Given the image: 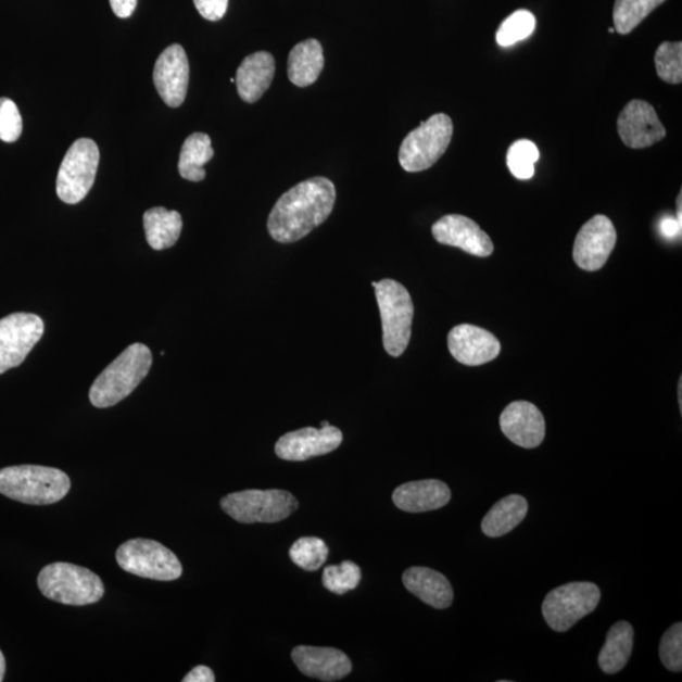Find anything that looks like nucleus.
Instances as JSON below:
<instances>
[{
  "label": "nucleus",
  "instance_id": "nucleus-6",
  "mask_svg": "<svg viewBox=\"0 0 682 682\" xmlns=\"http://www.w3.org/2000/svg\"><path fill=\"white\" fill-rule=\"evenodd\" d=\"M454 126L451 116L435 114L403 139L399 160L407 173H421L443 157L451 146Z\"/></svg>",
  "mask_w": 682,
  "mask_h": 682
},
{
  "label": "nucleus",
  "instance_id": "nucleus-42",
  "mask_svg": "<svg viewBox=\"0 0 682 682\" xmlns=\"http://www.w3.org/2000/svg\"><path fill=\"white\" fill-rule=\"evenodd\" d=\"M615 33H616L615 27L609 28V34H615Z\"/></svg>",
  "mask_w": 682,
  "mask_h": 682
},
{
  "label": "nucleus",
  "instance_id": "nucleus-32",
  "mask_svg": "<svg viewBox=\"0 0 682 682\" xmlns=\"http://www.w3.org/2000/svg\"><path fill=\"white\" fill-rule=\"evenodd\" d=\"M362 580V570L352 561H343L340 565H330L323 572V584L331 593L343 595L354 591Z\"/></svg>",
  "mask_w": 682,
  "mask_h": 682
},
{
  "label": "nucleus",
  "instance_id": "nucleus-38",
  "mask_svg": "<svg viewBox=\"0 0 682 682\" xmlns=\"http://www.w3.org/2000/svg\"><path fill=\"white\" fill-rule=\"evenodd\" d=\"M184 682H214L215 675L213 670L206 668V666H198L188 673L182 680Z\"/></svg>",
  "mask_w": 682,
  "mask_h": 682
},
{
  "label": "nucleus",
  "instance_id": "nucleus-23",
  "mask_svg": "<svg viewBox=\"0 0 682 682\" xmlns=\"http://www.w3.org/2000/svg\"><path fill=\"white\" fill-rule=\"evenodd\" d=\"M324 68L323 46L315 38L294 46L289 56V79L300 88L313 85Z\"/></svg>",
  "mask_w": 682,
  "mask_h": 682
},
{
  "label": "nucleus",
  "instance_id": "nucleus-19",
  "mask_svg": "<svg viewBox=\"0 0 682 682\" xmlns=\"http://www.w3.org/2000/svg\"><path fill=\"white\" fill-rule=\"evenodd\" d=\"M292 660L304 675L321 681H338L352 671L343 651L331 647L299 646L292 651Z\"/></svg>",
  "mask_w": 682,
  "mask_h": 682
},
{
  "label": "nucleus",
  "instance_id": "nucleus-2",
  "mask_svg": "<svg viewBox=\"0 0 682 682\" xmlns=\"http://www.w3.org/2000/svg\"><path fill=\"white\" fill-rule=\"evenodd\" d=\"M72 487L66 472L41 465H15L0 470V493L26 505H53Z\"/></svg>",
  "mask_w": 682,
  "mask_h": 682
},
{
  "label": "nucleus",
  "instance_id": "nucleus-12",
  "mask_svg": "<svg viewBox=\"0 0 682 682\" xmlns=\"http://www.w3.org/2000/svg\"><path fill=\"white\" fill-rule=\"evenodd\" d=\"M617 243V230L607 216L595 215L580 229L573 243V261L589 273L606 265Z\"/></svg>",
  "mask_w": 682,
  "mask_h": 682
},
{
  "label": "nucleus",
  "instance_id": "nucleus-36",
  "mask_svg": "<svg viewBox=\"0 0 682 682\" xmlns=\"http://www.w3.org/2000/svg\"><path fill=\"white\" fill-rule=\"evenodd\" d=\"M229 0H193L198 12L207 21H220L226 15Z\"/></svg>",
  "mask_w": 682,
  "mask_h": 682
},
{
  "label": "nucleus",
  "instance_id": "nucleus-29",
  "mask_svg": "<svg viewBox=\"0 0 682 682\" xmlns=\"http://www.w3.org/2000/svg\"><path fill=\"white\" fill-rule=\"evenodd\" d=\"M534 29H536L534 15L530 11L519 10L502 22L497 34H495V40L501 48H509V46L529 38Z\"/></svg>",
  "mask_w": 682,
  "mask_h": 682
},
{
  "label": "nucleus",
  "instance_id": "nucleus-33",
  "mask_svg": "<svg viewBox=\"0 0 682 682\" xmlns=\"http://www.w3.org/2000/svg\"><path fill=\"white\" fill-rule=\"evenodd\" d=\"M656 73L665 83L678 85L682 81V43L664 42L655 55Z\"/></svg>",
  "mask_w": 682,
  "mask_h": 682
},
{
  "label": "nucleus",
  "instance_id": "nucleus-16",
  "mask_svg": "<svg viewBox=\"0 0 682 682\" xmlns=\"http://www.w3.org/2000/svg\"><path fill=\"white\" fill-rule=\"evenodd\" d=\"M432 236L440 244L460 248L477 257H490L494 245L475 220L463 215H445L433 224Z\"/></svg>",
  "mask_w": 682,
  "mask_h": 682
},
{
  "label": "nucleus",
  "instance_id": "nucleus-5",
  "mask_svg": "<svg viewBox=\"0 0 682 682\" xmlns=\"http://www.w3.org/2000/svg\"><path fill=\"white\" fill-rule=\"evenodd\" d=\"M381 312L383 345L392 356L405 353L414 320V302L405 286L394 280L371 283Z\"/></svg>",
  "mask_w": 682,
  "mask_h": 682
},
{
  "label": "nucleus",
  "instance_id": "nucleus-41",
  "mask_svg": "<svg viewBox=\"0 0 682 682\" xmlns=\"http://www.w3.org/2000/svg\"><path fill=\"white\" fill-rule=\"evenodd\" d=\"M681 379H680V383H679V402H680V409L682 408V391H681Z\"/></svg>",
  "mask_w": 682,
  "mask_h": 682
},
{
  "label": "nucleus",
  "instance_id": "nucleus-39",
  "mask_svg": "<svg viewBox=\"0 0 682 682\" xmlns=\"http://www.w3.org/2000/svg\"><path fill=\"white\" fill-rule=\"evenodd\" d=\"M681 227L682 224L679 223L678 219L670 218L669 216V218H665L661 222L660 231L665 238L673 239L681 236Z\"/></svg>",
  "mask_w": 682,
  "mask_h": 682
},
{
  "label": "nucleus",
  "instance_id": "nucleus-34",
  "mask_svg": "<svg viewBox=\"0 0 682 682\" xmlns=\"http://www.w3.org/2000/svg\"><path fill=\"white\" fill-rule=\"evenodd\" d=\"M660 657L666 669L672 672L682 670V624H673L666 631L660 643Z\"/></svg>",
  "mask_w": 682,
  "mask_h": 682
},
{
  "label": "nucleus",
  "instance_id": "nucleus-13",
  "mask_svg": "<svg viewBox=\"0 0 682 682\" xmlns=\"http://www.w3.org/2000/svg\"><path fill=\"white\" fill-rule=\"evenodd\" d=\"M617 128L623 143L632 150L647 149L666 137V128L655 108L643 100H632L619 114Z\"/></svg>",
  "mask_w": 682,
  "mask_h": 682
},
{
  "label": "nucleus",
  "instance_id": "nucleus-3",
  "mask_svg": "<svg viewBox=\"0 0 682 682\" xmlns=\"http://www.w3.org/2000/svg\"><path fill=\"white\" fill-rule=\"evenodd\" d=\"M151 366L152 353L147 345L128 346L92 383L89 392L92 406L108 408L127 399L149 375Z\"/></svg>",
  "mask_w": 682,
  "mask_h": 682
},
{
  "label": "nucleus",
  "instance_id": "nucleus-27",
  "mask_svg": "<svg viewBox=\"0 0 682 682\" xmlns=\"http://www.w3.org/2000/svg\"><path fill=\"white\" fill-rule=\"evenodd\" d=\"M214 156L212 139L205 134H193L182 144L178 173L185 180L203 181L206 173L204 166Z\"/></svg>",
  "mask_w": 682,
  "mask_h": 682
},
{
  "label": "nucleus",
  "instance_id": "nucleus-4",
  "mask_svg": "<svg viewBox=\"0 0 682 682\" xmlns=\"http://www.w3.org/2000/svg\"><path fill=\"white\" fill-rule=\"evenodd\" d=\"M38 588L46 598L76 607L99 602L105 592L97 573L67 563L45 567L38 576Z\"/></svg>",
  "mask_w": 682,
  "mask_h": 682
},
{
  "label": "nucleus",
  "instance_id": "nucleus-14",
  "mask_svg": "<svg viewBox=\"0 0 682 682\" xmlns=\"http://www.w3.org/2000/svg\"><path fill=\"white\" fill-rule=\"evenodd\" d=\"M341 443L343 432L329 425L321 429L306 428L286 433L277 441L275 452L287 462H305L337 451Z\"/></svg>",
  "mask_w": 682,
  "mask_h": 682
},
{
  "label": "nucleus",
  "instance_id": "nucleus-10",
  "mask_svg": "<svg viewBox=\"0 0 682 682\" xmlns=\"http://www.w3.org/2000/svg\"><path fill=\"white\" fill-rule=\"evenodd\" d=\"M599 602L598 586L586 581H576L550 592L542 604V615L554 631L567 632L580 619L593 614Z\"/></svg>",
  "mask_w": 682,
  "mask_h": 682
},
{
  "label": "nucleus",
  "instance_id": "nucleus-1",
  "mask_svg": "<svg viewBox=\"0 0 682 682\" xmlns=\"http://www.w3.org/2000/svg\"><path fill=\"white\" fill-rule=\"evenodd\" d=\"M337 190L329 178L313 177L285 192L268 218V231L278 243H293L305 238L329 218Z\"/></svg>",
  "mask_w": 682,
  "mask_h": 682
},
{
  "label": "nucleus",
  "instance_id": "nucleus-20",
  "mask_svg": "<svg viewBox=\"0 0 682 682\" xmlns=\"http://www.w3.org/2000/svg\"><path fill=\"white\" fill-rule=\"evenodd\" d=\"M392 500L402 510L421 514L445 507L452 500V491L437 479L418 480L400 485Z\"/></svg>",
  "mask_w": 682,
  "mask_h": 682
},
{
  "label": "nucleus",
  "instance_id": "nucleus-15",
  "mask_svg": "<svg viewBox=\"0 0 682 682\" xmlns=\"http://www.w3.org/2000/svg\"><path fill=\"white\" fill-rule=\"evenodd\" d=\"M190 66L188 56L181 45H171L154 65L153 81L162 100L171 106L178 108L188 94Z\"/></svg>",
  "mask_w": 682,
  "mask_h": 682
},
{
  "label": "nucleus",
  "instance_id": "nucleus-26",
  "mask_svg": "<svg viewBox=\"0 0 682 682\" xmlns=\"http://www.w3.org/2000/svg\"><path fill=\"white\" fill-rule=\"evenodd\" d=\"M633 643L634 631L630 623L622 621L611 627L599 654L601 669L609 675L623 670L630 661Z\"/></svg>",
  "mask_w": 682,
  "mask_h": 682
},
{
  "label": "nucleus",
  "instance_id": "nucleus-35",
  "mask_svg": "<svg viewBox=\"0 0 682 682\" xmlns=\"http://www.w3.org/2000/svg\"><path fill=\"white\" fill-rule=\"evenodd\" d=\"M22 129L18 106L11 99L0 98V139L5 143L18 141Z\"/></svg>",
  "mask_w": 682,
  "mask_h": 682
},
{
  "label": "nucleus",
  "instance_id": "nucleus-37",
  "mask_svg": "<svg viewBox=\"0 0 682 682\" xmlns=\"http://www.w3.org/2000/svg\"><path fill=\"white\" fill-rule=\"evenodd\" d=\"M116 17L129 18L136 11L137 0H110Z\"/></svg>",
  "mask_w": 682,
  "mask_h": 682
},
{
  "label": "nucleus",
  "instance_id": "nucleus-30",
  "mask_svg": "<svg viewBox=\"0 0 682 682\" xmlns=\"http://www.w3.org/2000/svg\"><path fill=\"white\" fill-rule=\"evenodd\" d=\"M328 556L329 548L319 538H302L290 548L291 560L307 571L319 570Z\"/></svg>",
  "mask_w": 682,
  "mask_h": 682
},
{
  "label": "nucleus",
  "instance_id": "nucleus-22",
  "mask_svg": "<svg viewBox=\"0 0 682 682\" xmlns=\"http://www.w3.org/2000/svg\"><path fill=\"white\" fill-rule=\"evenodd\" d=\"M403 584L408 592L430 607L446 609L452 606L454 591L451 581L443 573L429 568H409L403 573Z\"/></svg>",
  "mask_w": 682,
  "mask_h": 682
},
{
  "label": "nucleus",
  "instance_id": "nucleus-31",
  "mask_svg": "<svg viewBox=\"0 0 682 682\" xmlns=\"http://www.w3.org/2000/svg\"><path fill=\"white\" fill-rule=\"evenodd\" d=\"M540 159V152L529 139H519L509 147L507 166L510 174L518 180H530L534 175V164Z\"/></svg>",
  "mask_w": 682,
  "mask_h": 682
},
{
  "label": "nucleus",
  "instance_id": "nucleus-40",
  "mask_svg": "<svg viewBox=\"0 0 682 682\" xmlns=\"http://www.w3.org/2000/svg\"><path fill=\"white\" fill-rule=\"evenodd\" d=\"M4 675H5V658L2 651H0V681H3Z\"/></svg>",
  "mask_w": 682,
  "mask_h": 682
},
{
  "label": "nucleus",
  "instance_id": "nucleus-8",
  "mask_svg": "<svg viewBox=\"0 0 682 682\" xmlns=\"http://www.w3.org/2000/svg\"><path fill=\"white\" fill-rule=\"evenodd\" d=\"M115 557L124 571L139 578L171 581L182 576L180 560L157 541L129 540L116 550Z\"/></svg>",
  "mask_w": 682,
  "mask_h": 682
},
{
  "label": "nucleus",
  "instance_id": "nucleus-24",
  "mask_svg": "<svg viewBox=\"0 0 682 682\" xmlns=\"http://www.w3.org/2000/svg\"><path fill=\"white\" fill-rule=\"evenodd\" d=\"M529 512V503L522 495L512 494L502 498L488 512L482 531L488 538H502L515 530Z\"/></svg>",
  "mask_w": 682,
  "mask_h": 682
},
{
  "label": "nucleus",
  "instance_id": "nucleus-9",
  "mask_svg": "<svg viewBox=\"0 0 682 682\" xmlns=\"http://www.w3.org/2000/svg\"><path fill=\"white\" fill-rule=\"evenodd\" d=\"M100 152L92 139L81 138L70 147L59 169L56 191L60 200L74 205L87 198L94 185Z\"/></svg>",
  "mask_w": 682,
  "mask_h": 682
},
{
  "label": "nucleus",
  "instance_id": "nucleus-17",
  "mask_svg": "<svg viewBox=\"0 0 682 682\" xmlns=\"http://www.w3.org/2000/svg\"><path fill=\"white\" fill-rule=\"evenodd\" d=\"M449 351L465 366L477 367L497 358L501 344L497 338L476 325H457L447 337Z\"/></svg>",
  "mask_w": 682,
  "mask_h": 682
},
{
  "label": "nucleus",
  "instance_id": "nucleus-28",
  "mask_svg": "<svg viewBox=\"0 0 682 682\" xmlns=\"http://www.w3.org/2000/svg\"><path fill=\"white\" fill-rule=\"evenodd\" d=\"M666 0H616L614 21L619 35L631 34L651 12Z\"/></svg>",
  "mask_w": 682,
  "mask_h": 682
},
{
  "label": "nucleus",
  "instance_id": "nucleus-25",
  "mask_svg": "<svg viewBox=\"0 0 682 682\" xmlns=\"http://www.w3.org/2000/svg\"><path fill=\"white\" fill-rule=\"evenodd\" d=\"M147 242L154 251L174 247L181 236V214L165 207H152L143 216Z\"/></svg>",
  "mask_w": 682,
  "mask_h": 682
},
{
  "label": "nucleus",
  "instance_id": "nucleus-7",
  "mask_svg": "<svg viewBox=\"0 0 682 682\" xmlns=\"http://www.w3.org/2000/svg\"><path fill=\"white\" fill-rule=\"evenodd\" d=\"M220 505L232 519L248 525L281 522L299 508L298 500L280 490L231 493Z\"/></svg>",
  "mask_w": 682,
  "mask_h": 682
},
{
  "label": "nucleus",
  "instance_id": "nucleus-11",
  "mask_svg": "<svg viewBox=\"0 0 682 682\" xmlns=\"http://www.w3.org/2000/svg\"><path fill=\"white\" fill-rule=\"evenodd\" d=\"M43 332L45 324L35 314L17 313L0 320V375L21 366Z\"/></svg>",
  "mask_w": 682,
  "mask_h": 682
},
{
  "label": "nucleus",
  "instance_id": "nucleus-18",
  "mask_svg": "<svg viewBox=\"0 0 682 682\" xmlns=\"http://www.w3.org/2000/svg\"><path fill=\"white\" fill-rule=\"evenodd\" d=\"M502 432L512 443L534 449L545 439L546 424L541 411L530 402H512L500 418Z\"/></svg>",
  "mask_w": 682,
  "mask_h": 682
},
{
  "label": "nucleus",
  "instance_id": "nucleus-21",
  "mask_svg": "<svg viewBox=\"0 0 682 682\" xmlns=\"http://www.w3.org/2000/svg\"><path fill=\"white\" fill-rule=\"evenodd\" d=\"M276 72L275 58L260 51L247 56L237 70L238 94L245 103H255L270 87Z\"/></svg>",
  "mask_w": 682,
  "mask_h": 682
}]
</instances>
